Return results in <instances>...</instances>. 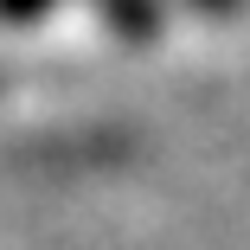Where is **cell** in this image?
I'll return each instance as SVG.
<instances>
[{
  "label": "cell",
  "instance_id": "6da1fadb",
  "mask_svg": "<svg viewBox=\"0 0 250 250\" xmlns=\"http://www.w3.org/2000/svg\"><path fill=\"white\" fill-rule=\"evenodd\" d=\"M103 7H109V20L122 32H154V7L147 0H103Z\"/></svg>",
  "mask_w": 250,
  "mask_h": 250
},
{
  "label": "cell",
  "instance_id": "7a4b0ae2",
  "mask_svg": "<svg viewBox=\"0 0 250 250\" xmlns=\"http://www.w3.org/2000/svg\"><path fill=\"white\" fill-rule=\"evenodd\" d=\"M192 7H206V13H225V7H237V0H192Z\"/></svg>",
  "mask_w": 250,
  "mask_h": 250
}]
</instances>
